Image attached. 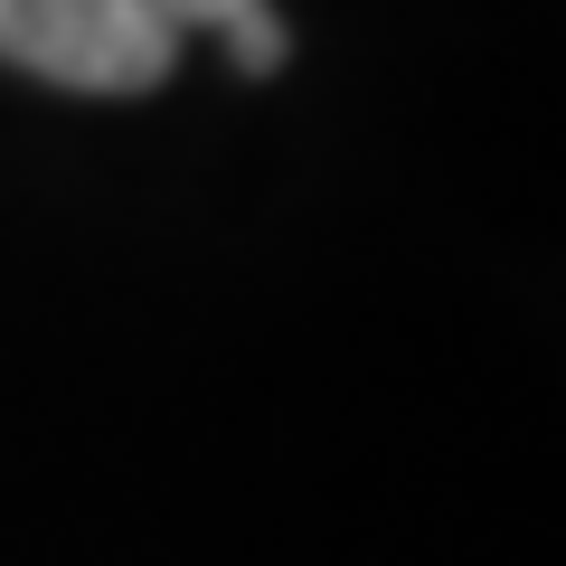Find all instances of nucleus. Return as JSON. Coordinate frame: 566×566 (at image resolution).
<instances>
[{
    "label": "nucleus",
    "instance_id": "1",
    "mask_svg": "<svg viewBox=\"0 0 566 566\" xmlns=\"http://www.w3.org/2000/svg\"><path fill=\"white\" fill-rule=\"evenodd\" d=\"M180 39L170 0H10L0 66L66 95H151L180 66Z\"/></svg>",
    "mask_w": 566,
    "mask_h": 566
},
{
    "label": "nucleus",
    "instance_id": "2",
    "mask_svg": "<svg viewBox=\"0 0 566 566\" xmlns=\"http://www.w3.org/2000/svg\"><path fill=\"white\" fill-rule=\"evenodd\" d=\"M170 20L227 39V57H237L245 76H274L283 66V20L264 10V0H170Z\"/></svg>",
    "mask_w": 566,
    "mask_h": 566
},
{
    "label": "nucleus",
    "instance_id": "3",
    "mask_svg": "<svg viewBox=\"0 0 566 566\" xmlns=\"http://www.w3.org/2000/svg\"><path fill=\"white\" fill-rule=\"evenodd\" d=\"M0 20H10V0H0Z\"/></svg>",
    "mask_w": 566,
    "mask_h": 566
}]
</instances>
